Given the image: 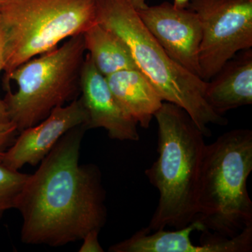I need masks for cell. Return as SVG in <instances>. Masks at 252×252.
Masks as SVG:
<instances>
[{"label":"cell","instance_id":"obj_18","mask_svg":"<svg viewBox=\"0 0 252 252\" xmlns=\"http://www.w3.org/2000/svg\"><path fill=\"white\" fill-rule=\"evenodd\" d=\"M3 39L1 36V31H0V74L4 72V47H3ZM10 122L6 112V107L3 99L0 97V123Z\"/></svg>","mask_w":252,"mask_h":252},{"label":"cell","instance_id":"obj_20","mask_svg":"<svg viewBox=\"0 0 252 252\" xmlns=\"http://www.w3.org/2000/svg\"><path fill=\"white\" fill-rule=\"evenodd\" d=\"M0 1H1V0H0Z\"/></svg>","mask_w":252,"mask_h":252},{"label":"cell","instance_id":"obj_8","mask_svg":"<svg viewBox=\"0 0 252 252\" xmlns=\"http://www.w3.org/2000/svg\"><path fill=\"white\" fill-rule=\"evenodd\" d=\"M198 220L184 228L152 233L142 228L130 238L112 245L110 252H250L252 225L232 238L210 234Z\"/></svg>","mask_w":252,"mask_h":252},{"label":"cell","instance_id":"obj_2","mask_svg":"<svg viewBox=\"0 0 252 252\" xmlns=\"http://www.w3.org/2000/svg\"><path fill=\"white\" fill-rule=\"evenodd\" d=\"M158 124L157 160L146 170L158 191L157 210L146 229L184 228L195 220L204 135L185 109L163 102L154 115Z\"/></svg>","mask_w":252,"mask_h":252},{"label":"cell","instance_id":"obj_17","mask_svg":"<svg viewBox=\"0 0 252 252\" xmlns=\"http://www.w3.org/2000/svg\"><path fill=\"white\" fill-rule=\"evenodd\" d=\"M98 230H91L82 239L83 243L79 252H102L103 249L99 243Z\"/></svg>","mask_w":252,"mask_h":252},{"label":"cell","instance_id":"obj_10","mask_svg":"<svg viewBox=\"0 0 252 252\" xmlns=\"http://www.w3.org/2000/svg\"><path fill=\"white\" fill-rule=\"evenodd\" d=\"M87 122V112L80 97L57 107L42 122L18 132L1 162L15 170L26 165L36 166L64 134L77 126H86Z\"/></svg>","mask_w":252,"mask_h":252},{"label":"cell","instance_id":"obj_14","mask_svg":"<svg viewBox=\"0 0 252 252\" xmlns=\"http://www.w3.org/2000/svg\"><path fill=\"white\" fill-rule=\"evenodd\" d=\"M83 37L86 54L104 77L126 69H137L127 44L96 21L83 33Z\"/></svg>","mask_w":252,"mask_h":252},{"label":"cell","instance_id":"obj_7","mask_svg":"<svg viewBox=\"0 0 252 252\" xmlns=\"http://www.w3.org/2000/svg\"><path fill=\"white\" fill-rule=\"evenodd\" d=\"M202 28L200 78L208 81L230 59L252 47V0H190Z\"/></svg>","mask_w":252,"mask_h":252},{"label":"cell","instance_id":"obj_15","mask_svg":"<svg viewBox=\"0 0 252 252\" xmlns=\"http://www.w3.org/2000/svg\"><path fill=\"white\" fill-rule=\"evenodd\" d=\"M28 175L12 170L0 162V219L5 212L15 209Z\"/></svg>","mask_w":252,"mask_h":252},{"label":"cell","instance_id":"obj_16","mask_svg":"<svg viewBox=\"0 0 252 252\" xmlns=\"http://www.w3.org/2000/svg\"><path fill=\"white\" fill-rule=\"evenodd\" d=\"M18 134L17 128L12 122L0 123V162Z\"/></svg>","mask_w":252,"mask_h":252},{"label":"cell","instance_id":"obj_3","mask_svg":"<svg viewBox=\"0 0 252 252\" xmlns=\"http://www.w3.org/2000/svg\"><path fill=\"white\" fill-rule=\"evenodd\" d=\"M95 21L127 44L137 69L152 83L162 100L185 109L204 135H211L207 127L210 124H228V119L207 103V81L189 72L166 54L144 26L129 0H95Z\"/></svg>","mask_w":252,"mask_h":252},{"label":"cell","instance_id":"obj_6","mask_svg":"<svg viewBox=\"0 0 252 252\" xmlns=\"http://www.w3.org/2000/svg\"><path fill=\"white\" fill-rule=\"evenodd\" d=\"M95 23V0H1L4 77Z\"/></svg>","mask_w":252,"mask_h":252},{"label":"cell","instance_id":"obj_4","mask_svg":"<svg viewBox=\"0 0 252 252\" xmlns=\"http://www.w3.org/2000/svg\"><path fill=\"white\" fill-rule=\"evenodd\" d=\"M252 171L251 130L228 131L206 144L199 174L195 219L205 230L232 238L252 225V202L247 187Z\"/></svg>","mask_w":252,"mask_h":252},{"label":"cell","instance_id":"obj_5","mask_svg":"<svg viewBox=\"0 0 252 252\" xmlns=\"http://www.w3.org/2000/svg\"><path fill=\"white\" fill-rule=\"evenodd\" d=\"M86 51L83 34L29 60L4 77V100L18 132L35 126L54 109L77 99Z\"/></svg>","mask_w":252,"mask_h":252},{"label":"cell","instance_id":"obj_1","mask_svg":"<svg viewBox=\"0 0 252 252\" xmlns=\"http://www.w3.org/2000/svg\"><path fill=\"white\" fill-rule=\"evenodd\" d=\"M86 130L81 125L68 131L28 175L15 207L22 217L23 243L64 246L105 224L101 172L96 165L79 163Z\"/></svg>","mask_w":252,"mask_h":252},{"label":"cell","instance_id":"obj_12","mask_svg":"<svg viewBox=\"0 0 252 252\" xmlns=\"http://www.w3.org/2000/svg\"><path fill=\"white\" fill-rule=\"evenodd\" d=\"M205 99L220 115L252 104V50H244L207 81Z\"/></svg>","mask_w":252,"mask_h":252},{"label":"cell","instance_id":"obj_11","mask_svg":"<svg viewBox=\"0 0 252 252\" xmlns=\"http://www.w3.org/2000/svg\"><path fill=\"white\" fill-rule=\"evenodd\" d=\"M81 97L88 115L87 128H104L109 138L140 140L137 122L118 102L104 76L86 55L81 77Z\"/></svg>","mask_w":252,"mask_h":252},{"label":"cell","instance_id":"obj_13","mask_svg":"<svg viewBox=\"0 0 252 252\" xmlns=\"http://www.w3.org/2000/svg\"><path fill=\"white\" fill-rule=\"evenodd\" d=\"M106 79L123 108L141 127L148 128L164 102L149 79L138 69L120 71Z\"/></svg>","mask_w":252,"mask_h":252},{"label":"cell","instance_id":"obj_9","mask_svg":"<svg viewBox=\"0 0 252 252\" xmlns=\"http://www.w3.org/2000/svg\"><path fill=\"white\" fill-rule=\"evenodd\" d=\"M144 26L170 58L200 77L199 50L202 28L197 14L188 8L164 2L137 9Z\"/></svg>","mask_w":252,"mask_h":252},{"label":"cell","instance_id":"obj_19","mask_svg":"<svg viewBox=\"0 0 252 252\" xmlns=\"http://www.w3.org/2000/svg\"><path fill=\"white\" fill-rule=\"evenodd\" d=\"M136 9H143L147 6L146 0H129ZM190 0H174V5L180 8H187Z\"/></svg>","mask_w":252,"mask_h":252}]
</instances>
